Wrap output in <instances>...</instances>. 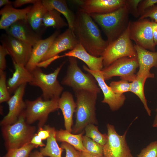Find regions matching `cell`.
Masks as SVG:
<instances>
[{
    "label": "cell",
    "instance_id": "cell-1",
    "mask_svg": "<svg viewBox=\"0 0 157 157\" xmlns=\"http://www.w3.org/2000/svg\"><path fill=\"white\" fill-rule=\"evenodd\" d=\"M72 31L79 42L90 54L102 56L108 44L102 38L90 16L79 8L75 14Z\"/></svg>",
    "mask_w": 157,
    "mask_h": 157
},
{
    "label": "cell",
    "instance_id": "cell-2",
    "mask_svg": "<svg viewBox=\"0 0 157 157\" xmlns=\"http://www.w3.org/2000/svg\"><path fill=\"white\" fill-rule=\"evenodd\" d=\"M74 92L76 97V120L72 133L77 134L83 131L87 125L98 124L96 114L98 93L84 90Z\"/></svg>",
    "mask_w": 157,
    "mask_h": 157
},
{
    "label": "cell",
    "instance_id": "cell-3",
    "mask_svg": "<svg viewBox=\"0 0 157 157\" xmlns=\"http://www.w3.org/2000/svg\"><path fill=\"white\" fill-rule=\"evenodd\" d=\"M127 3L112 12L104 14L89 15L101 27L109 44L122 34L128 26V14Z\"/></svg>",
    "mask_w": 157,
    "mask_h": 157
},
{
    "label": "cell",
    "instance_id": "cell-4",
    "mask_svg": "<svg viewBox=\"0 0 157 157\" xmlns=\"http://www.w3.org/2000/svg\"><path fill=\"white\" fill-rule=\"evenodd\" d=\"M24 110L15 123L1 126V133L7 150L19 148L30 142L35 134V127L26 121Z\"/></svg>",
    "mask_w": 157,
    "mask_h": 157
},
{
    "label": "cell",
    "instance_id": "cell-5",
    "mask_svg": "<svg viewBox=\"0 0 157 157\" xmlns=\"http://www.w3.org/2000/svg\"><path fill=\"white\" fill-rule=\"evenodd\" d=\"M68 57L69 65L61 84L71 87L74 92L84 90L99 93L101 89L94 77L91 74L82 71L78 65L76 58Z\"/></svg>",
    "mask_w": 157,
    "mask_h": 157
},
{
    "label": "cell",
    "instance_id": "cell-6",
    "mask_svg": "<svg viewBox=\"0 0 157 157\" xmlns=\"http://www.w3.org/2000/svg\"><path fill=\"white\" fill-rule=\"evenodd\" d=\"M65 62H63L53 72L49 74L44 73L40 67H38L31 72L32 79L29 84L40 88L44 100L59 99L63 92V87L57 78Z\"/></svg>",
    "mask_w": 157,
    "mask_h": 157
},
{
    "label": "cell",
    "instance_id": "cell-7",
    "mask_svg": "<svg viewBox=\"0 0 157 157\" xmlns=\"http://www.w3.org/2000/svg\"><path fill=\"white\" fill-rule=\"evenodd\" d=\"M130 39L129 22L126 28L115 40L108 44L103 52L104 67L109 66L117 60L124 57H137V53Z\"/></svg>",
    "mask_w": 157,
    "mask_h": 157
},
{
    "label": "cell",
    "instance_id": "cell-8",
    "mask_svg": "<svg viewBox=\"0 0 157 157\" xmlns=\"http://www.w3.org/2000/svg\"><path fill=\"white\" fill-rule=\"evenodd\" d=\"M58 99L45 100L41 96L34 100H26L24 112L27 123L31 125L38 121V128H42L49 114L59 109Z\"/></svg>",
    "mask_w": 157,
    "mask_h": 157
},
{
    "label": "cell",
    "instance_id": "cell-9",
    "mask_svg": "<svg viewBox=\"0 0 157 157\" xmlns=\"http://www.w3.org/2000/svg\"><path fill=\"white\" fill-rule=\"evenodd\" d=\"M139 67L137 57H124L114 61L101 70L105 81L115 76L120 77L121 80L132 82L136 76V69Z\"/></svg>",
    "mask_w": 157,
    "mask_h": 157
},
{
    "label": "cell",
    "instance_id": "cell-10",
    "mask_svg": "<svg viewBox=\"0 0 157 157\" xmlns=\"http://www.w3.org/2000/svg\"><path fill=\"white\" fill-rule=\"evenodd\" d=\"M107 138L103 146L104 157H133L126 140L127 130L123 135L119 134L113 125L108 123L106 125Z\"/></svg>",
    "mask_w": 157,
    "mask_h": 157
},
{
    "label": "cell",
    "instance_id": "cell-11",
    "mask_svg": "<svg viewBox=\"0 0 157 157\" xmlns=\"http://www.w3.org/2000/svg\"><path fill=\"white\" fill-rule=\"evenodd\" d=\"M130 39L135 44L146 49L155 52L156 45L152 31L151 22L144 18L129 22Z\"/></svg>",
    "mask_w": 157,
    "mask_h": 157
},
{
    "label": "cell",
    "instance_id": "cell-12",
    "mask_svg": "<svg viewBox=\"0 0 157 157\" xmlns=\"http://www.w3.org/2000/svg\"><path fill=\"white\" fill-rule=\"evenodd\" d=\"M0 41L8 50L13 61L26 65L31 55L32 46L6 33L1 35Z\"/></svg>",
    "mask_w": 157,
    "mask_h": 157
},
{
    "label": "cell",
    "instance_id": "cell-13",
    "mask_svg": "<svg viewBox=\"0 0 157 157\" xmlns=\"http://www.w3.org/2000/svg\"><path fill=\"white\" fill-rule=\"evenodd\" d=\"M83 68L85 71L94 77L102 91L104 97L102 102L107 104L113 111H117L120 108L124 103L126 99L125 96L123 94H117L113 91L110 86L105 82L101 71H92L84 65Z\"/></svg>",
    "mask_w": 157,
    "mask_h": 157
},
{
    "label": "cell",
    "instance_id": "cell-14",
    "mask_svg": "<svg viewBox=\"0 0 157 157\" xmlns=\"http://www.w3.org/2000/svg\"><path fill=\"white\" fill-rule=\"evenodd\" d=\"M80 8L86 13L104 14L114 11L125 5L126 0H74Z\"/></svg>",
    "mask_w": 157,
    "mask_h": 157
},
{
    "label": "cell",
    "instance_id": "cell-15",
    "mask_svg": "<svg viewBox=\"0 0 157 157\" xmlns=\"http://www.w3.org/2000/svg\"><path fill=\"white\" fill-rule=\"evenodd\" d=\"M26 84H22L18 87L7 102L9 111L1 121V126L15 123L22 112L25 109L26 105L25 101L23 100V97Z\"/></svg>",
    "mask_w": 157,
    "mask_h": 157
},
{
    "label": "cell",
    "instance_id": "cell-16",
    "mask_svg": "<svg viewBox=\"0 0 157 157\" xmlns=\"http://www.w3.org/2000/svg\"><path fill=\"white\" fill-rule=\"evenodd\" d=\"M6 33L33 47L40 40L42 35L36 32L26 19L18 21L5 30Z\"/></svg>",
    "mask_w": 157,
    "mask_h": 157
},
{
    "label": "cell",
    "instance_id": "cell-17",
    "mask_svg": "<svg viewBox=\"0 0 157 157\" xmlns=\"http://www.w3.org/2000/svg\"><path fill=\"white\" fill-rule=\"evenodd\" d=\"M79 43L72 31L68 28L56 37L41 61L58 55L63 51L71 50Z\"/></svg>",
    "mask_w": 157,
    "mask_h": 157
},
{
    "label": "cell",
    "instance_id": "cell-18",
    "mask_svg": "<svg viewBox=\"0 0 157 157\" xmlns=\"http://www.w3.org/2000/svg\"><path fill=\"white\" fill-rule=\"evenodd\" d=\"M134 45L139 67L137 76L147 79L154 78V74L150 71L152 67H157V52L148 51L135 44Z\"/></svg>",
    "mask_w": 157,
    "mask_h": 157
},
{
    "label": "cell",
    "instance_id": "cell-19",
    "mask_svg": "<svg viewBox=\"0 0 157 157\" xmlns=\"http://www.w3.org/2000/svg\"><path fill=\"white\" fill-rule=\"evenodd\" d=\"M60 33L59 30H56L47 38L39 40L33 47L30 57L25 66L28 71L31 72L37 67L38 65L42 61Z\"/></svg>",
    "mask_w": 157,
    "mask_h": 157
},
{
    "label": "cell",
    "instance_id": "cell-20",
    "mask_svg": "<svg viewBox=\"0 0 157 157\" xmlns=\"http://www.w3.org/2000/svg\"><path fill=\"white\" fill-rule=\"evenodd\" d=\"M58 107L63 115L65 129L72 133L73 116L76 104L71 92L68 91L63 92L58 100Z\"/></svg>",
    "mask_w": 157,
    "mask_h": 157
},
{
    "label": "cell",
    "instance_id": "cell-21",
    "mask_svg": "<svg viewBox=\"0 0 157 157\" xmlns=\"http://www.w3.org/2000/svg\"><path fill=\"white\" fill-rule=\"evenodd\" d=\"M31 6L17 9L12 4L4 6L0 11V28L5 30L17 22L26 19L27 15Z\"/></svg>",
    "mask_w": 157,
    "mask_h": 157
},
{
    "label": "cell",
    "instance_id": "cell-22",
    "mask_svg": "<svg viewBox=\"0 0 157 157\" xmlns=\"http://www.w3.org/2000/svg\"><path fill=\"white\" fill-rule=\"evenodd\" d=\"M64 57H73L82 61L90 70L101 71L104 67L103 58L97 57L89 53L80 43L72 50L65 53Z\"/></svg>",
    "mask_w": 157,
    "mask_h": 157
},
{
    "label": "cell",
    "instance_id": "cell-23",
    "mask_svg": "<svg viewBox=\"0 0 157 157\" xmlns=\"http://www.w3.org/2000/svg\"><path fill=\"white\" fill-rule=\"evenodd\" d=\"M42 0H37L31 6L28 13L26 20L32 29L37 33L42 35L46 28L43 23V19L47 11Z\"/></svg>",
    "mask_w": 157,
    "mask_h": 157
},
{
    "label": "cell",
    "instance_id": "cell-24",
    "mask_svg": "<svg viewBox=\"0 0 157 157\" xmlns=\"http://www.w3.org/2000/svg\"><path fill=\"white\" fill-rule=\"evenodd\" d=\"M15 71L12 76L7 81L8 90L10 94L13 93L21 85L29 83L32 79L31 72L28 71L25 66L13 61Z\"/></svg>",
    "mask_w": 157,
    "mask_h": 157
},
{
    "label": "cell",
    "instance_id": "cell-25",
    "mask_svg": "<svg viewBox=\"0 0 157 157\" xmlns=\"http://www.w3.org/2000/svg\"><path fill=\"white\" fill-rule=\"evenodd\" d=\"M42 1L47 10L54 9L62 14L67 20L68 28L72 31L75 14L68 7L65 0H43Z\"/></svg>",
    "mask_w": 157,
    "mask_h": 157
},
{
    "label": "cell",
    "instance_id": "cell-26",
    "mask_svg": "<svg viewBox=\"0 0 157 157\" xmlns=\"http://www.w3.org/2000/svg\"><path fill=\"white\" fill-rule=\"evenodd\" d=\"M84 133L83 131L78 134H74L65 129H60L56 130V138L57 141L66 142L80 152L88 153L83 143L82 137Z\"/></svg>",
    "mask_w": 157,
    "mask_h": 157
},
{
    "label": "cell",
    "instance_id": "cell-27",
    "mask_svg": "<svg viewBox=\"0 0 157 157\" xmlns=\"http://www.w3.org/2000/svg\"><path fill=\"white\" fill-rule=\"evenodd\" d=\"M50 132L49 137L47 139L45 146L40 148V153L44 156L49 157H62L64 149L59 147L56 138V130L54 127L48 125H44Z\"/></svg>",
    "mask_w": 157,
    "mask_h": 157
},
{
    "label": "cell",
    "instance_id": "cell-28",
    "mask_svg": "<svg viewBox=\"0 0 157 157\" xmlns=\"http://www.w3.org/2000/svg\"><path fill=\"white\" fill-rule=\"evenodd\" d=\"M43 19V23L46 28L52 27L58 30L68 26L61 14L54 9L47 10Z\"/></svg>",
    "mask_w": 157,
    "mask_h": 157
},
{
    "label": "cell",
    "instance_id": "cell-29",
    "mask_svg": "<svg viewBox=\"0 0 157 157\" xmlns=\"http://www.w3.org/2000/svg\"><path fill=\"white\" fill-rule=\"evenodd\" d=\"M147 79L146 78L140 77L136 75L135 80L130 83V92L135 94L139 97L148 115L150 116L151 111L148 106L144 92V85Z\"/></svg>",
    "mask_w": 157,
    "mask_h": 157
},
{
    "label": "cell",
    "instance_id": "cell-30",
    "mask_svg": "<svg viewBox=\"0 0 157 157\" xmlns=\"http://www.w3.org/2000/svg\"><path fill=\"white\" fill-rule=\"evenodd\" d=\"M85 135L91 139L103 146L107 138V134H102L99 131L98 126L93 124L87 125L85 128Z\"/></svg>",
    "mask_w": 157,
    "mask_h": 157
},
{
    "label": "cell",
    "instance_id": "cell-31",
    "mask_svg": "<svg viewBox=\"0 0 157 157\" xmlns=\"http://www.w3.org/2000/svg\"><path fill=\"white\" fill-rule=\"evenodd\" d=\"M82 142L85 148L90 154L102 156L103 155V146L91 139L83 135Z\"/></svg>",
    "mask_w": 157,
    "mask_h": 157
},
{
    "label": "cell",
    "instance_id": "cell-32",
    "mask_svg": "<svg viewBox=\"0 0 157 157\" xmlns=\"http://www.w3.org/2000/svg\"><path fill=\"white\" fill-rule=\"evenodd\" d=\"M36 147L31 142L17 148L8 150L4 157H29L31 151Z\"/></svg>",
    "mask_w": 157,
    "mask_h": 157
},
{
    "label": "cell",
    "instance_id": "cell-33",
    "mask_svg": "<svg viewBox=\"0 0 157 157\" xmlns=\"http://www.w3.org/2000/svg\"><path fill=\"white\" fill-rule=\"evenodd\" d=\"M6 74L4 71L0 72V103L7 102L10 98V94L8 88Z\"/></svg>",
    "mask_w": 157,
    "mask_h": 157
},
{
    "label": "cell",
    "instance_id": "cell-34",
    "mask_svg": "<svg viewBox=\"0 0 157 157\" xmlns=\"http://www.w3.org/2000/svg\"><path fill=\"white\" fill-rule=\"evenodd\" d=\"M130 83L121 80L118 81H112L110 84V87L115 94L122 95L125 92H130Z\"/></svg>",
    "mask_w": 157,
    "mask_h": 157
},
{
    "label": "cell",
    "instance_id": "cell-35",
    "mask_svg": "<svg viewBox=\"0 0 157 157\" xmlns=\"http://www.w3.org/2000/svg\"><path fill=\"white\" fill-rule=\"evenodd\" d=\"M137 157H157V141L151 142L143 149Z\"/></svg>",
    "mask_w": 157,
    "mask_h": 157
},
{
    "label": "cell",
    "instance_id": "cell-36",
    "mask_svg": "<svg viewBox=\"0 0 157 157\" xmlns=\"http://www.w3.org/2000/svg\"><path fill=\"white\" fill-rule=\"evenodd\" d=\"M60 146L65 151V157H80V151L70 144L62 142Z\"/></svg>",
    "mask_w": 157,
    "mask_h": 157
},
{
    "label": "cell",
    "instance_id": "cell-37",
    "mask_svg": "<svg viewBox=\"0 0 157 157\" xmlns=\"http://www.w3.org/2000/svg\"><path fill=\"white\" fill-rule=\"evenodd\" d=\"M149 17L157 22V6L145 10L140 15L139 19Z\"/></svg>",
    "mask_w": 157,
    "mask_h": 157
},
{
    "label": "cell",
    "instance_id": "cell-38",
    "mask_svg": "<svg viewBox=\"0 0 157 157\" xmlns=\"http://www.w3.org/2000/svg\"><path fill=\"white\" fill-rule=\"evenodd\" d=\"M142 1L141 0H127L129 13H131L135 17H138L140 16L138 11V7L139 3Z\"/></svg>",
    "mask_w": 157,
    "mask_h": 157
},
{
    "label": "cell",
    "instance_id": "cell-39",
    "mask_svg": "<svg viewBox=\"0 0 157 157\" xmlns=\"http://www.w3.org/2000/svg\"><path fill=\"white\" fill-rule=\"evenodd\" d=\"M157 3V0H142L139 3L138 7V11L140 15L148 8L154 6Z\"/></svg>",
    "mask_w": 157,
    "mask_h": 157
},
{
    "label": "cell",
    "instance_id": "cell-40",
    "mask_svg": "<svg viewBox=\"0 0 157 157\" xmlns=\"http://www.w3.org/2000/svg\"><path fill=\"white\" fill-rule=\"evenodd\" d=\"M10 54L7 49L1 44L0 45V72L4 71L6 67V57Z\"/></svg>",
    "mask_w": 157,
    "mask_h": 157
},
{
    "label": "cell",
    "instance_id": "cell-41",
    "mask_svg": "<svg viewBox=\"0 0 157 157\" xmlns=\"http://www.w3.org/2000/svg\"><path fill=\"white\" fill-rule=\"evenodd\" d=\"M37 0H16L12 2V5L14 8H18L23 5L28 4H32L35 3Z\"/></svg>",
    "mask_w": 157,
    "mask_h": 157
},
{
    "label": "cell",
    "instance_id": "cell-42",
    "mask_svg": "<svg viewBox=\"0 0 157 157\" xmlns=\"http://www.w3.org/2000/svg\"><path fill=\"white\" fill-rule=\"evenodd\" d=\"M64 57L63 55L62 56L57 55L46 60L41 62L38 65L37 67H44L46 68L52 62L55 60Z\"/></svg>",
    "mask_w": 157,
    "mask_h": 157
},
{
    "label": "cell",
    "instance_id": "cell-43",
    "mask_svg": "<svg viewBox=\"0 0 157 157\" xmlns=\"http://www.w3.org/2000/svg\"><path fill=\"white\" fill-rule=\"evenodd\" d=\"M37 134L42 140H45L49 137L50 132L49 130L44 126V128H38Z\"/></svg>",
    "mask_w": 157,
    "mask_h": 157
},
{
    "label": "cell",
    "instance_id": "cell-44",
    "mask_svg": "<svg viewBox=\"0 0 157 157\" xmlns=\"http://www.w3.org/2000/svg\"><path fill=\"white\" fill-rule=\"evenodd\" d=\"M42 140L37 133H35L32 138L30 142L35 146L37 148L38 147H44L46 145L42 142Z\"/></svg>",
    "mask_w": 157,
    "mask_h": 157
},
{
    "label": "cell",
    "instance_id": "cell-45",
    "mask_svg": "<svg viewBox=\"0 0 157 157\" xmlns=\"http://www.w3.org/2000/svg\"><path fill=\"white\" fill-rule=\"evenodd\" d=\"M151 25L154 41L157 45V22H151Z\"/></svg>",
    "mask_w": 157,
    "mask_h": 157
},
{
    "label": "cell",
    "instance_id": "cell-46",
    "mask_svg": "<svg viewBox=\"0 0 157 157\" xmlns=\"http://www.w3.org/2000/svg\"><path fill=\"white\" fill-rule=\"evenodd\" d=\"M29 157H44L40 151H35L31 152Z\"/></svg>",
    "mask_w": 157,
    "mask_h": 157
},
{
    "label": "cell",
    "instance_id": "cell-47",
    "mask_svg": "<svg viewBox=\"0 0 157 157\" xmlns=\"http://www.w3.org/2000/svg\"><path fill=\"white\" fill-rule=\"evenodd\" d=\"M80 157H104V156H99L92 155L88 153L80 152Z\"/></svg>",
    "mask_w": 157,
    "mask_h": 157
},
{
    "label": "cell",
    "instance_id": "cell-48",
    "mask_svg": "<svg viewBox=\"0 0 157 157\" xmlns=\"http://www.w3.org/2000/svg\"><path fill=\"white\" fill-rule=\"evenodd\" d=\"M12 2L9 0H0V7H1L3 6L12 4Z\"/></svg>",
    "mask_w": 157,
    "mask_h": 157
},
{
    "label": "cell",
    "instance_id": "cell-49",
    "mask_svg": "<svg viewBox=\"0 0 157 157\" xmlns=\"http://www.w3.org/2000/svg\"><path fill=\"white\" fill-rule=\"evenodd\" d=\"M156 110V114L152 124V126L154 127H157V108Z\"/></svg>",
    "mask_w": 157,
    "mask_h": 157
}]
</instances>
